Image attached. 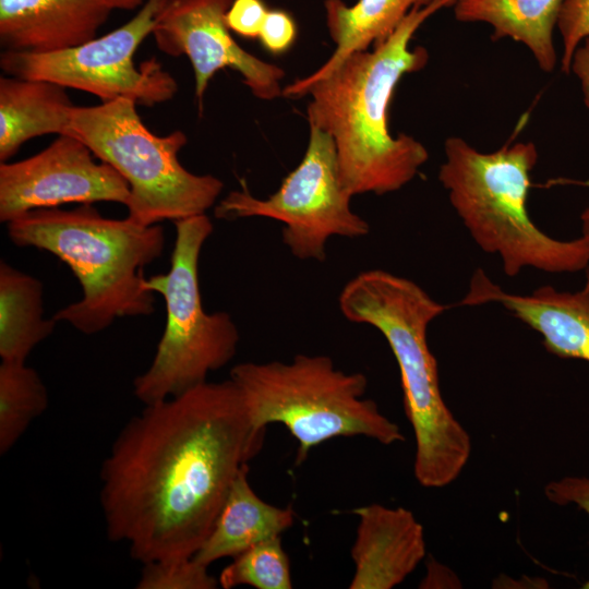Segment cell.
I'll return each instance as SVG.
<instances>
[{
  "label": "cell",
  "mask_w": 589,
  "mask_h": 589,
  "mask_svg": "<svg viewBox=\"0 0 589 589\" xmlns=\"http://www.w3.org/2000/svg\"><path fill=\"white\" fill-rule=\"evenodd\" d=\"M144 406L100 467L106 533L142 564L193 557L266 430L231 378Z\"/></svg>",
  "instance_id": "6da1fadb"
},
{
  "label": "cell",
  "mask_w": 589,
  "mask_h": 589,
  "mask_svg": "<svg viewBox=\"0 0 589 589\" xmlns=\"http://www.w3.org/2000/svg\"><path fill=\"white\" fill-rule=\"evenodd\" d=\"M454 1L414 7L396 31L372 50L348 56L328 74L283 88V96H309V124L328 133L335 144L340 181L353 196L382 195L409 183L428 161L425 146L411 135L394 136L388 109L406 74L429 61L424 47H411L419 27Z\"/></svg>",
  "instance_id": "7a4b0ae2"
},
{
  "label": "cell",
  "mask_w": 589,
  "mask_h": 589,
  "mask_svg": "<svg viewBox=\"0 0 589 589\" xmlns=\"http://www.w3.org/2000/svg\"><path fill=\"white\" fill-rule=\"evenodd\" d=\"M338 305L350 322L368 324L386 339L399 369L406 416L416 440L413 473L424 488L448 485L471 453V438L444 401L429 324L447 309L410 279L364 271L342 288Z\"/></svg>",
  "instance_id": "3957f363"
},
{
  "label": "cell",
  "mask_w": 589,
  "mask_h": 589,
  "mask_svg": "<svg viewBox=\"0 0 589 589\" xmlns=\"http://www.w3.org/2000/svg\"><path fill=\"white\" fill-rule=\"evenodd\" d=\"M8 236L15 245L51 253L80 281L82 299L56 312L57 322L93 335L118 317L155 312V296L145 287L143 269L164 252L165 230L159 224L106 218L92 204H81L74 209L25 213L8 223Z\"/></svg>",
  "instance_id": "277c9868"
},
{
  "label": "cell",
  "mask_w": 589,
  "mask_h": 589,
  "mask_svg": "<svg viewBox=\"0 0 589 589\" xmlns=\"http://www.w3.org/2000/svg\"><path fill=\"white\" fill-rule=\"evenodd\" d=\"M445 160L438 180L473 241L497 254L504 273L524 268L575 273L589 266V244L582 237L558 240L531 220L527 199L538 161L532 142L506 144L480 152L459 136L444 143Z\"/></svg>",
  "instance_id": "5b68a950"
},
{
  "label": "cell",
  "mask_w": 589,
  "mask_h": 589,
  "mask_svg": "<svg viewBox=\"0 0 589 589\" xmlns=\"http://www.w3.org/2000/svg\"><path fill=\"white\" fill-rule=\"evenodd\" d=\"M256 429L280 423L298 442L296 464L336 437L364 436L383 445L402 442L400 428L364 398L368 380L344 372L323 354H297L289 362H242L230 377Z\"/></svg>",
  "instance_id": "8992f818"
},
{
  "label": "cell",
  "mask_w": 589,
  "mask_h": 589,
  "mask_svg": "<svg viewBox=\"0 0 589 589\" xmlns=\"http://www.w3.org/2000/svg\"><path fill=\"white\" fill-rule=\"evenodd\" d=\"M65 134L81 140L124 178L130 185L128 217L137 224L205 214L224 189L219 178L195 175L181 165L178 155L188 143L184 132L161 136L151 132L132 99L74 106Z\"/></svg>",
  "instance_id": "52a82bcc"
},
{
  "label": "cell",
  "mask_w": 589,
  "mask_h": 589,
  "mask_svg": "<svg viewBox=\"0 0 589 589\" xmlns=\"http://www.w3.org/2000/svg\"><path fill=\"white\" fill-rule=\"evenodd\" d=\"M170 269L146 278L145 287L163 296L166 326L148 369L133 381V394L144 405L175 397L206 382L229 363L240 340L231 316L207 313L202 305L199 261L213 232L206 214L175 221Z\"/></svg>",
  "instance_id": "ba28073f"
},
{
  "label": "cell",
  "mask_w": 589,
  "mask_h": 589,
  "mask_svg": "<svg viewBox=\"0 0 589 589\" xmlns=\"http://www.w3.org/2000/svg\"><path fill=\"white\" fill-rule=\"evenodd\" d=\"M309 131L301 161L275 193L257 199L241 180V189L220 200L214 213L216 218L228 220L248 217L278 220L284 225L283 242L293 256L322 262L329 238H360L369 233L370 226L350 207L352 195L340 181L332 136L312 124Z\"/></svg>",
  "instance_id": "9c48e42d"
},
{
  "label": "cell",
  "mask_w": 589,
  "mask_h": 589,
  "mask_svg": "<svg viewBox=\"0 0 589 589\" xmlns=\"http://www.w3.org/2000/svg\"><path fill=\"white\" fill-rule=\"evenodd\" d=\"M167 1L146 0L120 27L75 47L44 53L4 50L0 67L7 75L49 81L95 95L101 103L118 98L148 107L166 103L177 94V81L157 59L136 65L134 55L152 35Z\"/></svg>",
  "instance_id": "30bf717a"
},
{
  "label": "cell",
  "mask_w": 589,
  "mask_h": 589,
  "mask_svg": "<svg viewBox=\"0 0 589 589\" xmlns=\"http://www.w3.org/2000/svg\"><path fill=\"white\" fill-rule=\"evenodd\" d=\"M81 140L60 134L23 160L0 163V221L68 203L115 202L127 206L130 185L110 165L96 163Z\"/></svg>",
  "instance_id": "8fae6325"
},
{
  "label": "cell",
  "mask_w": 589,
  "mask_h": 589,
  "mask_svg": "<svg viewBox=\"0 0 589 589\" xmlns=\"http://www.w3.org/2000/svg\"><path fill=\"white\" fill-rule=\"evenodd\" d=\"M232 1L168 0L152 32L161 52L190 60L200 110L209 81L227 68L239 72L244 85L262 100L283 95L285 71L248 52L231 36L225 16Z\"/></svg>",
  "instance_id": "7c38bea8"
},
{
  "label": "cell",
  "mask_w": 589,
  "mask_h": 589,
  "mask_svg": "<svg viewBox=\"0 0 589 589\" xmlns=\"http://www.w3.org/2000/svg\"><path fill=\"white\" fill-rule=\"evenodd\" d=\"M495 302L542 337L545 349L560 358L589 363V269L577 291H561L545 285L528 294L504 291L478 269L462 305Z\"/></svg>",
  "instance_id": "4fadbf2b"
},
{
  "label": "cell",
  "mask_w": 589,
  "mask_h": 589,
  "mask_svg": "<svg viewBox=\"0 0 589 589\" xmlns=\"http://www.w3.org/2000/svg\"><path fill=\"white\" fill-rule=\"evenodd\" d=\"M351 546L353 575L350 589H392L401 584L424 560L426 544L422 525L404 507L381 504L359 506Z\"/></svg>",
  "instance_id": "5bb4252c"
},
{
  "label": "cell",
  "mask_w": 589,
  "mask_h": 589,
  "mask_svg": "<svg viewBox=\"0 0 589 589\" xmlns=\"http://www.w3.org/2000/svg\"><path fill=\"white\" fill-rule=\"evenodd\" d=\"M112 10L97 0H0L7 51L53 52L96 37Z\"/></svg>",
  "instance_id": "9a60e30c"
},
{
  "label": "cell",
  "mask_w": 589,
  "mask_h": 589,
  "mask_svg": "<svg viewBox=\"0 0 589 589\" xmlns=\"http://www.w3.org/2000/svg\"><path fill=\"white\" fill-rule=\"evenodd\" d=\"M292 507L263 501L249 481V464L236 476L216 521L193 558L209 567L224 557H235L249 548L280 537L294 524Z\"/></svg>",
  "instance_id": "2e32d148"
},
{
  "label": "cell",
  "mask_w": 589,
  "mask_h": 589,
  "mask_svg": "<svg viewBox=\"0 0 589 589\" xmlns=\"http://www.w3.org/2000/svg\"><path fill=\"white\" fill-rule=\"evenodd\" d=\"M65 89L45 80L0 77V163L31 139L65 134L74 107Z\"/></svg>",
  "instance_id": "e0dca14e"
},
{
  "label": "cell",
  "mask_w": 589,
  "mask_h": 589,
  "mask_svg": "<svg viewBox=\"0 0 589 589\" xmlns=\"http://www.w3.org/2000/svg\"><path fill=\"white\" fill-rule=\"evenodd\" d=\"M562 0H455L454 16L461 23H485L492 39L522 44L538 67L551 73L557 63L553 41Z\"/></svg>",
  "instance_id": "ac0fdd59"
},
{
  "label": "cell",
  "mask_w": 589,
  "mask_h": 589,
  "mask_svg": "<svg viewBox=\"0 0 589 589\" xmlns=\"http://www.w3.org/2000/svg\"><path fill=\"white\" fill-rule=\"evenodd\" d=\"M433 0H358L352 5L342 0H325V20L335 50L315 72L298 83L315 81L334 70L348 56L369 50L386 40L418 5Z\"/></svg>",
  "instance_id": "d6986e66"
},
{
  "label": "cell",
  "mask_w": 589,
  "mask_h": 589,
  "mask_svg": "<svg viewBox=\"0 0 589 589\" xmlns=\"http://www.w3.org/2000/svg\"><path fill=\"white\" fill-rule=\"evenodd\" d=\"M57 321L44 317L43 284L7 262H0V357L25 362L51 335Z\"/></svg>",
  "instance_id": "ffe728a7"
},
{
  "label": "cell",
  "mask_w": 589,
  "mask_h": 589,
  "mask_svg": "<svg viewBox=\"0 0 589 589\" xmlns=\"http://www.w3.org/2000/svg\"><path fill=\"white\" fill-rule=\"evenodd\" d=\"M49 404L39 374L25 362L0 364V455H5Z\"/></svg>",
  "instance_id": "44dd1931"
},
{
  "label": "cell",
  "mask_w": 589,
  "mask_h": 589,
  "mask_svg": "<svg viewBox=\"0 0 589 589\" xmlns=\"http://www.w3.org/2000/svg\"><path fill=\"white\" fill-rule=\"evenodd\" d=\"M224 589L250 586L256 589L292 588L290 561L280 537L262 541L227 565L218 577Z\"/></svg>",
  "instance_id": "7402d4cb"
},
{
  "label": "cell",
  "mask_w": 589,
  "mask_h": 589,
  "mask_svg": "<svg viewBox=\"0 0 589 589\" xmlns=\"http://www.w3.org/2000/svg\"><path fill=\"white\" fill-rule=\"evenodd\" d=\"M219 585L208 567L193 557L143 564L137 589H215Z\"/></svg>",
  "instance_id": "603a6c76"
},
{
  "label": "cell",
  "mask_w": 589,
  "mask_h": 589,
  "mask_svg": "<svg viewBox=\"0 0 589 589\" xmlns=\"http://www.w3.org/2000/svg\"><path fill=\"white\" fill-rule=\"evenodd\" d=\"M556 27L563 46L561 70L569 74L575 51L589 38V0H562Z\"/></svg>",
  "instance_id": "cb8c5ba5"
},
{
  "label": "cell",
  "mask_w": 589,
  "mask_h": 589,
  "mask_svg": "<svg viewBox=\"0 0 589 589\" xmlns=\"http://www.w3.org/2000/svg\"><path fill=\"white\" fill-rule=\"evenodd\" d=\"M297 24L292 15L284 10H268L259 34L261 45L272 55H283L294 44Z\"/></svg>",
  "instance_id": "d4e9b609"
},
{
  "label": "cell",
  "mask_w": 589,
  "mask_h": 589,
  "mask_svg": "<svg viewBox=\"0 0 589 589\" xmlns=\"http://www.w3.org/2000/svg\"><path fill=\"white\" fill-rule=\"evenodd\" d=\"M268 10L263 0H233L225 21L231 32L257 38Z\"/></svg>",
  "instance_id": "484cf974"
},
{
  "label": "cell",
  "mask_w": 589,
  "mask_h": 589,
  "mask_svg": "<svg viewBox=\"0 0 589 589\" xmlns=\"http://www.w3.org/2000/svg\"><path fill=\"white\" fill-rule=\"evenodd\" d=\"M545 497L558 506L575 505L589 516V477L567 476L544 486ZM589 589V579L584 584Z\"/></svg>",
  "instance_id": "4316f807"
},
{
  "label": "cell",
  "mask_w": 589,
  "mask_h": 589,
  "mask_svg": "<svg viewBox=\"0 0 589 589\" xmlns=\"http://www.w3.org/2000/svg\"><path fill=\"white\" fill-rule=\"evenodd\" d=\"M569 73L578 80L584 104L589 111V38L584 40L575 51Z\"/></svg>",
  "instance_id": "83f0119b"
},
{
  "label": "cell",
  "mask_w": 589,
  "mask_h": 589,
  "mask_svg": "<svg viewBox=\"0 0 589 589\" xmlns=\"http://www.w3.org/2000/svg\"><path fill=\"white\" fill-rule=\"evenodd\" d=\"M110 10H134L141 8L146 0H97Z\"/></svg>",
  "instance_id": "f1b7e54d"
},
{
  "label": "cell",
  "mask_w": 589,
  "mask_h": 589,
  "mask_svg": "<svg viewBox=\"0 0 589 589\" xmlns=\"http://www.w3.org/2000/svg\"><path fill=\"white\" fill-rule=\"evenodd\" d=\"M581 221V236L589 244V206L584 209L580 215Z\"/></svg>",
  "instance_id": "f546056e"
},
{
  "label": "cell",
  "mask_w": 589,
  "mask_h": 589,
  "mask_svg": "<svg viewBox=\"0 0 589 589\" xmlns=\"http://www.w3.org/2000/svg\"><path fill=\"white\" fill-rule=\"evenodd\" d=\"M434 1H454L455 2V0H434Z\"/></svg>",
  "instance_id": "4dcf8cb0"
}]
</instances>
